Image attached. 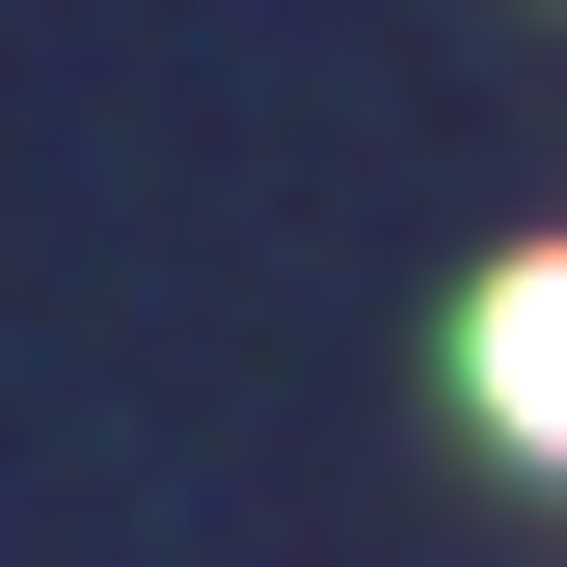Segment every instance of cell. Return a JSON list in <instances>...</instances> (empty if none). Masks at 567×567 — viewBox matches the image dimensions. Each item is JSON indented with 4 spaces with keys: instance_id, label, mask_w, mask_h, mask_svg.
<instances>
[{
    "instance_id": "6da1fadb",
    "label": "cell",
    "mask_w": 567,
    "mask_h": 567,
    "mask_svg": "<svg viewBox=\"0 0 567 567\" xmlns=\"http://www.w3.org/2000/svg\"><path fill=\"white\" fill-rule=\"evenodd\" d=\"M460 379L514 405L540 460H567V244H540V270H486V324H460Z\"/></svg>"
}]
</instances>
